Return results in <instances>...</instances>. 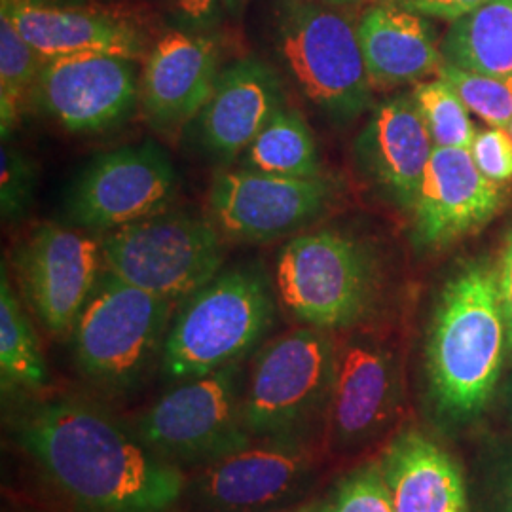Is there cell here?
Returning a JSON list of instances; mask_svg holds the SVG:
<instances>
[{
	"mask_svg": "<svg viewBox=\"0 0 512 512\" xmlns=\"http://www.w3.org/2000/svg\"><path fill=\"white\" fill-rule=\"evenodd\" d=\"M16 437L65 494L93 511L165 512L183 494L181 469L95 404H42L19 420Z\"/></svg>",
	"mask_w": 512,
	"mask_h": 512,
	"instance_id": "cell-1",
	"label": "cell"
},
{
	"mask_svg": "<svg viewBox=\"0 0 512 512\" xmlns=\"http://www.w3.org/2000/svg\"><path fill=\"white\" fill-rule=\"evenodd\" d=\"M507 349L497 272L486 260L465 264L446 281L427 338V376L440 412L452 420L480 414Z\"/></svg>",
	"mask_w": 512,
	"mask_h": 512,
	"instance_id": "cell-2",
	"label": "cell"
},
{
	"mask_svg": "<svg viewBox=\"0 0 512 512\" xmlns=\"http://www.w3.org/2000/svg\"><path fill=\"white\" fill-rule=\"evenodd\" d=\"M268 279L251 268L215 275L188 296L167 330L162 361L171 380L188 382L239 361L274 325Z\"/></svg>",
	"mask_w": 512,
	"mask_h": 512,
	"instance_id": "cell-3",
	"label": "cell"
},
{
	"mask_svg": "<svg viewBox=\"0 0 512 512\" xmlns=\"http://www.w3.org/2000/svg\"><path fill=\"white\" fill-rule=\"evenodd\" d=\"M281 65L302 97L330 122L348 124L370 107L372 84L357 27L313 2H289L275 33Z\"/></svg>",
	"mask_w": 512,
	"mask_h": 512,
	"instance_id": "cell-4",
	"label": "cell"
},
{
	"mask_svg": "<svg viewBox=\"0 0 512 512\" xmlns=\"http://www.w3.org/2000/svg\"><path fill=\"white\" fill-rule=\"evenodd\" d=\"M103 266L129 285L171 302L188 298L220 274L224 249L215 222L162 211L101 239Z\"/></svg>",
	"mask_w": 512,
	"mask_h": 512,
	"instance_id": "cell-5",
	"label": "cell"
},
{
	"mask_svg": "<svg viewBox=\"0 0 512 512\" xmlns=\"http://www.w3.org/2000/svg\"><path fill=\"white\" fill-rule=\"evenodd\" d=\"M275 283L285 308L315 329H348L372 308L376 266L355 239L319 230L291 239L277 256Z\"/></svg>",
	"mask_w": 512,
	"mask_h": 512,
	"instance_id": "cell-6",
	"label": "cell"
},
{
	"mask_svg": "<svg viewBox=\"0 0 512 512\" xmlns=\"http://www.w3.org/2000/svg\"><path fill=\"white\" fill-rule=\"evenodd\" d=\"M173 302L103 270L73 329L74 359L107 387L133 384L167 336Z\"/></svg>",
	"mask_w": 512,
	"mask_h": 512,
	"instance_id": "cell-7",
	"label": "cell"
},
{
	"mask_svg": "<svg viewBox=\"0 0 512 512\" xmlns=\"http://www.w3.org/2000/svg\"><path fill=\"white\" fill-rule=\"evenodd\" d=\"M338 349L323 329L291 330L256 357L243 399L251 437L298 433L329 410Z\"/></svg>",
	"mask_w": 512,
	"mask_h": 512,
	"instance_id": "cell-8",
	"label": "cell"
},
{
	"mask_svg": "<svg viewBox=\"0 0 512 512\" xmlns=\"http://www.w3.org/2000/svg\"><path fill=\"white\" fill-rule=\"evenodd\" d=\"M243 368L222 366L188 380L135 421V433L169 461H215L253 442L243 420Z\"/></svg>",
	"mask_w": 512,
	"mask_h": 512,
	"instance_id": "cell-9",
	"label": "cell"
},
{
	"mask_svg": "<svg viewBox=\"0 0 512 512\" xmlns=\"http://www.w3.org/2000/svg\"><path fill=\"white\" fill-rule=\"evenodd\" d=\"M177 171L164 148L141 143L97 156L74 181L65 209L74 226L112 232L167 209Z\"/></svg>",
	"mask_w": 512,
	"mask_h": 512,
	"instance_id": "cell-10",
	"label": "cell"
},
{
	"mask_svg": "<svg viewBox=\"0 0 512 512\" xmlns=\"http://www.w3.org/2000/svg\"><path fill=\"white\" fill-rule=\"evenodd\" d=\"M334 196L327 177H279L253 169L224 171L209 192L213 222L228 238L266 243L321 217Z\"/></svg>",
	"mask_w": 512,
	"mask_h": 512,
	"instance_id": "cell-11",
	"label": "cell"
},
{
	"mask_svg": "<svg viewBox=\"0 0 512 512\" xmlns=\"http://www.w3.org/2000/svg\"><path fill=\"white\" fill-rule=\"evenodd\" d=\"M31 99L69 133H99L122 124L141 101L137 61L109 54L50 59Z\"/></svg>",
	"mask_w": 512,
	"mask_h": 512,
	"instance_id": "cell-12",
	"label": "cell"
},
{
	"mask_svg": "<svg viewBox=\"0 0 512 512\" xmlns=\"http://www.w3.org/2000/svg\"><path fill=\"white\" fill-rule=\"evenodd\" d=\"M101 262V241L59 224L33 228L12 256L21 293L54 334L74 329L101 275Z\"/></svg>",
	"mask_w": 512,
	"mask_h": 512,
	"instance_id": "cell-13",
	"label": "cell"
},
{
	"mask_svg": "<svg viewBox=\"0 0 512 512\" xmlns=\"http://www.w3.org/2000/svg\"><path fill=\"white\" fill-rule=\"evenodd\" d=\"M403 387L391 349L370 336H355L338 349L329 404L330 435L342 446L376 439L397 418Z\"/></svg>",
	"mask_w": 512,
	"mask_h": 512,
	"instance_id": "cell-14",
	"label": "cell"
},
{
	"mask_svg": "<svg viewBox=\"0 0 512 512\" xmlns=\"http://www.w3.org/2000/svg\"><path fill=\"white\" fill-rule=\"evenodd\" d=\"M501 205V186L488 181L471 152L435 148L412 207V238L421 249H437L492 219Z\"/></svg>",
	"mask_w": 512,
	"mask_h": 512,
	"instance_id": "cell-15",
	"label": "cell"
},
{
	"mask_svg": "<svg viewBox=\"0 0 512 512\" xmlns=\"http://www.w3.org/2000/svg\"><path fill=\"white\" fill-rule=\"evenodd\" d=\"M310 469L311 450L298 433L264 437L207 463L198 494L217 511H255L293 494Z\"/></svg>",
	"mask_w": 512,
	"mask_h": 512,
	"instance_id": "cell-16",
	"label": "cell"
},
{
	"mask_svg": "<svg viewBox=\"0 0 512 512\" xmlns=\"http://www.w3.org/2000/svg\"><path fill=\"white\" fill-rule=\"evenodd\" d=\"M219 50L213 40L171 31L148 52L141 76V105L148 124L164 135H175L198 118L215 92Z\"/></svg>",
	"mask_w": 512,
	"mask_h": 512,
	"instance_id": "cell-17",
	"label": "cell"
},
{
	"mask_svg": "<svg viewBox=\"0 0 512 512\" xmlns=\"http://www.w3.org/2000/svg\"><path fill=\"white\" fill-rule=\"evenodd\" d=\"M0 16L10 19L46 61L82 54L147 59V35L126 18L86 6L44 0H0Z\"/></svg>",
	"mask_w": 512,
	"mask_h": 512,
	"instance_id": "cell-18",
	"label": "cell"
},
{
	"mask_svg": "<svg viewBox=\"0 0 512 512\" xmlns=\"http://www.w3.org/2000/svg\"><path fill=\"white\" fill-rule=\"evenodd\" d=\"M435 145L410 95L378 103L355 139V160L372 183L412 211Z\"/></svg>",
	"mask_w": 512,
	"mask_h": 512,
	"instance_id": "cell-19",
	"label": "cell"
},
{
	"mask_svg": "<svg viewBox=\"0 0 512 512\" xmlns=\"http://www.w3.org/2000/svg\"><path fill=\"white\" fill-rule=\"evenodd\" d=\"M283 107L279 76L268 65L236 61L219 74L215 92L198 114L202 147L219 160H234Z\"/></svg>",
	"mask_w": 512,
	"mask_h": 512,
	"instance_id": "cell-20",
	"label": "cell"
},
{
	"mask_svg": "<svg viewBox=\"0 0 512 512\" xmlns=\"http://www.w3.org/2000/svg\"><path fill=\"white\" fill-rule=\"evenodd\" d=\"M357 35L376 90L433 78L444 61L427 19L397 2L370 6L357 23Z\"/></svg>",
	"mask_w": 512,
	"mask_h": 512,
	"instance_id": "cell-21",
	"label": "cell"
},
{
	"mask_svg": "<svg viewBox=\"0 0 512 512\" xmlns=\"http://www.w3.org/2000/svg\"><path fill=\"white\" fill-rule=\"evenodd\" d=\"M380 465L393 512H469L458 465L418 431L393 440Z\"/></svg>",
	"mask_w": 512,
	"mask_h": 512,
	"instance_id": "cell-22",
	"label": "cell"
},
{
	"mask_svg": "<svg viewBox=\"0 0 512 512\" xmlns=\"http://www.w3.org/2000/svg\"><path fill=\"white\" fill-rule=\"evenodd\" d=\"M446 63L471 73L512 76V0H488L452 21L440 42Z\"/></svg>",
	"mask_w": 512,
	"mask_h": 512,
	"instance_id": "cell-23",
	"label": "cell"
},
{
	"mask_svg": "<svg viewBox=\"0 0 512 512\" xmlns=\"http://www.w3.org/2000/svg\"><path fill=\"white\" fill-rule=\"evenodd\" d=\"M241 167L279 177H319L321 158L317 141L300 112L289 107L274 118L241 154Z\"/></svg>",
	"mask_w": 512,
	"mask_h": 512,
	"instance_id": "cell-24",
	"label": "cell"
},
{
	"mask_svg": "<svg viewBox=\"0 0 512 512\" xmlns=\"http://www.w3.org/2000/svg\"><path fill=\"white\" fill-rule=\"evenodd\" d=\"M48 372L33 327L14 293L6 266L0 274V380L2 391L38 389Z\"/></svg>",
	"mask_w": 512,
	"mask_h": 512,
	"instance_id": "cell-25",
	"label": "cell"
},
{
	"mask_svg": "<svg viewBox=\"0 0 512 512\" xmlns=\"http://www.w3.org/2000/svg\"><path fill=\"white\" fill-rule=\"evenodd\" d=\"M46 59L0 16V133L6 141L16 128L25 97H31Z\"/></svg>",
	"mask_w": 512,
	"mask_h": 512,
	"instance_id": "cell-26",
	"label": "cell"
},
{
	"mask_svg": "<svg viewBox=\"0 0 512 512\" xmlns=\"http://www.w3.org/2000/svg\"><path fill=\"white\" fill-rule=\"evenodd\" d=\"M410 97L435 148H471L476 135L471 110L442 78L433 76L418 82Z\"/></svg>",
	"mask_w": 512,
	"mask_h": 512,
	"instance_id": "cell-27",
	"label": "cell"
},
{
	"mask_svg": "<svg viewBox=\"0 0 512 512\" xmlns=\"http://www.w3.org/2000/svg\"><path fill=\"white\" fill-rule=\"evenodd\" d=\"M439 78H442L465 107L482 118L490 128L507 129L512 122V76H490L459 69L442 61Z\"/></svg>",
	"mask_w": 512,
	"mask_h": 512,
	"instance_id": "cell-28",
	"label": "cell"
},
{
	"mask_svg": "<svg viewBox=\"0 0 512 512\" xmlns=\"http://www.w3.org/2000/svg\"><path fill=\"white\" fill-rule=\"evenodd\" d=\"M323 512H393L380 463H368L342 480Z\"/></svg>",
	"mask_w": 512,
	"mask_h": 512,
	"instance_id": "cell-29",
	"label": "cell"
},
{
	"mask_svg": "<svg viewBox=\"0 0 512 512\" xmlns=\"http://www.w3.org/2000/svg\"><path fill=\"white\" fill-rule=\"evenodd\" d=\"M2 184H0V209L6 222H18L31 207L37 173L33 164L18 148L2 145Z\"/></svg>",
	"mask_w": 512,
	"mask_h": 512,
	"instance_id": "cell-30",
	"label": "cell"
},
{
	"mask_svg": "<svg viewBox=\"0 0 512 512\" xmlns=\"http://www.w3.org/2000/svg\"><path fill=\"white\" fill-rule=\"evenodd\" d=\"M478 171L492 183L505 184L512 179V137L507 129L476 131L469 148Z\"/></svg>",
	"mask_w": 512,
	"mask_h": 512,
	"instance_id": "cell-31",
	"label": "cell"
},
{
	"mask_svg": "<svg viewBox=\"0 0 512 512\" xmlns=\"http://www.w3.org/2000/svg\"><path fill=\"white\" fill-rule=\"evenodd\" d=\"M408 8L423 18L444 19V21H456L467 16L469 12L476 10L488 0H393Z\"/></svg>",
	"mask_w": 512,
	"mask_h": 512,
	"instance_id": "cell-32",
	"label": "cell"
},
{
	"mask_svg": "<svg viewBox=\"0 0 512 512\" xmlns=\"http://www.w3.org/2000/svg\"><path fill=\"white\" fill-rule=\"evenodd\" d=\"M181 18L196 27L205 29L217 23L234 4V0H169Z\"/></svg>",
	"mask_w": 512,
	"mask_h": 512,
	"instance_id": "cell-33",
	"label": "cell"
},
{
	"mask_svg": "<svg viewBox=\"0 0 512 512\" xmlns=\"http://www.w3.org/2000/svg\"><path fill=\"white\" fill-rule=\"evenodd\" d=\"M497 272V291H499V302L503 317L507 323V334H509V348L512 349V232L503 245L499 264L495 268Z\"/></svg>",
	"mask_w": 512,
	"mask_h": 512,
	"instance_id": "cell-34",
	"label": "cell"
},
{
	"mask_svg": "<svg viewBox=\"0 0 512 512\" xmlns=\"http://www.w3.org/2000/svg\"><path fill=\"white\" fill-rule=\"evenodd\" d=\"M505 512H512V469L505 480Z\"/></svg>",
	"mask_w": 512,
	"mask_h": 512,
	"instance_id": "cell-35",
	"label": "cell"
},
{
	"mask_svg": "<svg viewBox=\"0 0 512 512\" xmlns=\"http://www.w3.org/2000/svg\"><path fill=\"white\" fill-rule=\"evenodd\" d=\"M44 2H52V4H69V6H84L86 2H92V0H44Z\"/></svg>",
	"mask_w": 512,
	"mask_h": 512,
	"instance_id": "cell-36",
	"label": "cell"
},
{
	"mask_svg": "<svg viewBox=\"0 0 512 512\" xmlns=\"http://www.w3.org/2000/svg\"><path fill=\"white\" fill-rule=\"evenodd\" d=\"M509 406H511V416H512V380L509 382Z\"/></svg>",
	"mask_w": 512,
	"mask_h": 512,
	"instance_id": "cell-37",
	"label": "cell"
},
{
	"mask_svg": "<svg viewBox=\"0 0 512 512\" xmlns=\"http://www.w3.org/2000/svg\"><path fill=\"white\" fill-rule=\"evenodd\" d=\"M302 512H323V507H319V509H308V511H302Z\"/></svg>",
	"mask_w": 512,
	"mask_h": 512,
	"instance_id": "cell-38",
	"label": "cell"
},
{
	"mask_svg": "<svg viewBox=\"0 0 512 512\" xmlns=\"http://www.w3.org/2000/svg\"><path fill=\"white\" fill-rule=\"evenodd\" d=\"M507 131H509V133H511V137H512V122H511V126H509V128H507Z\"/></svg>",
	"mask_w": 512,
	"mask_h": 512,
	"instance_id": "cell-39",
	"label": "cell"
},
{
	"mask_svg": "<svg viewBox=\"0 0 512 512\" xmlns=\"http://www.w3.org/2000/svg\"><path fill=\"white\" fill-rule=\"evenodd\" d=\"M338 2H349V0H338Z\"/></svg>",
	"mask_w": 512,
	"mask_h": 512,
	"instance_id": "cell-40",
	"label": "cell"
}]
</instances>
